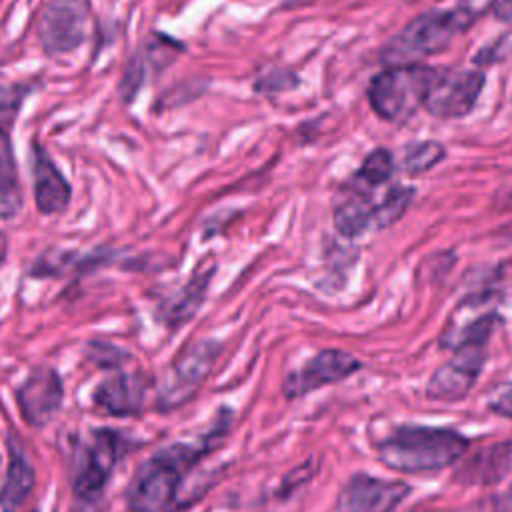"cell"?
<instances>
[{"label": "cell", "mask_w": 512, "mask_h": 512, "mask_svg": "<svg viewBox=\"0 0 512 512\" xmlns=\"http://www.w3.org/2000/svg\"><path fill=\"white\" fill-rule=\"evenodd\" d=\"M494 0H460L450 10H430L406 24L392 36L380 52V60L390 66L418 64V60L444 50L452 38L468 30L482 18Z\"/></svg>", "instance_id": "cell-1"}, {"label": "cell", "mask_w": 512, "mask_h": 512, "mask_svg": "<svg viewBox=\"0 0 512 512\" xmlns=\"http://www.w3.org/2000/svg\"><path fill=\"white\" fill-rule=\"evenodd\" d=\"M498 320L496 312H486L460 328H452L442 338V344L450 346L454 354L432 374L426 386L428 398L458 402L472 390L486 362L488 342Z\"/></svg>", "instance_id": "cell-2"}, {"label": "cell", "mask_w": 512, "mask_h": 512, "mask_svg": "<svg viewBox=\"0 0 512 512\" xmlns=\"http://www.w3.org/2000/svg\"><path fill=\"white\" fill-rule=\"evenodd\" d=\"M470 440L452 428L400 426L378 448L380 460L406 474L442 470L468 450Z\"/></svg>", "instance_id": "cell-3"}, {"label": "cell", "mask_w": 512, "mask_h": 512, "mask_svg": "<svg viewBox=\"0 0 512 512\" xmlns=\"http://www.w3.org/2000/svg\"><path fill=\"white\" fill-rule=\"evenodd\" d=\"M198 452L190 446H170L148 458L134 472L126 502L132 512H164L174 502L180 478L194 464Z\"/></svg>", "instance_id": "cell-4"}, {"label": "cell", "mask_w": 512, "mask_h": 512, "mask_svg": "<svg viewBox=\"0 0 512 512\" xmlns=\"http://www.w3.org/2000/svg\"><path fill=\"white\" fill-rule=\"evenodd\" d=\"M434 74L436 68L424 64L390 66L372 78L368 102L382 120L402 124L424 104Z\"/></svg>", "instance_id": "cell-5"}, {"label": "cell", "mask_w": 512, "mask_h": 512, "mask_svg": "<svg viewBox=\"0 0 512 512\" xmlns=\"http://www.w3.org/2000/svg\"><path fill=\"white\" fill-rule=\"evenodd\" d=\"M484 86V74L480 70H436L430 88L424 98V110L442 120H454L466 116Z\"/></svg>", "instance_id": "cell-6"}, {"label": "cell", "mask_w": 512, "mask_h": 512, "mask_svg": "<svg viewBox=\"0 0 512 512\" xmlns=\"http://www.w3.org/2000/svg\"><path fill=\"white\" fill-rule=\"evenodd\" d=\"M220 354V344L214 340H202L178 354L172 362L170 376H166L164 384L158 392L160 410H172L178 404L186 402L198 386L210 374L216 358Z\"/></svg>", "instance_id": "cell-7"}, {"label": "cell", "mask_w": 512, "mask_h": 512, "mask_svg": "<svg viewBox=\"0 0 512 512\" xmlns=\"http://www.w3.org/2000/svg\"><path fill=\"white\" fill-rule=\"evenodd\" d=\"M88 0H50L40 16L38 36L46 54L60 56L76 50L86 38Z\"/></svg>", "instance_id": "cell-8"}, {"label": "cell", "mask_w": 512, "mask_h": 512, "mask_svg": "<svg viewBox=\"0 0 512 512\" xmlns=\"http://www.w3.org/2000/svg\"><path fill=\"white\" fill-rule=\"evenodd\" d=\"M122 452V438L114 430H96L92 442L84 448L74 472L72 488L78 498L94 500L104 490L108 476Z\"/></svg>", "instance_id": "cell-9"}, {"label": "cell", "mask_w": 512, "mask_h": 512, "mask_svg": "<svg viewBox=\"0 0 512 512\" xmlns=\"http://www.w3.org/2000/svg\"><path fill=\"white\" fill-rule=\"evenodd\" d=\"M410 486L400 480H382L370 474H354L336 498L338 512H394L408 496Z\"/></svg>", "instance_id": "cell-10"}, {"label": "cell", "mask_w": 512, "mask_h": 512, "mask_svg": "<svg viewBox=\"0 0 512 512\" xmlns=\"http://www.w3.org/2000/svg\"><path fill=\"white\" fill-rule=\"evenodd\" d=\"M360 370V360L344 350H320L284 382L288 398H300L322 386L340 382Z\"/></svg>", "instance_id": "cell-11"}, {"label": "cell", "mask_w": 512, "mask_h": 512, "mask_svg": "<svg viewBox=\"0 0 512 512\" xmlns=\"http://www.w3.org/2000/svg\"><path fill=\"white\" fill-rule=\"evenodd\" d=\"M62 396L64 388L58 372L52 368H36L18 390V406L30 426L42 428L60 410Z\"/></svg>", "instance_id": "cell-12"}, {"label": "cell", "mask_w": 512, "mask_h": 512, "mask_svg": "<svg viewBox=\"0 0 512 512\" xmlns=\"http://www.w3.org/2000/svg\"><path fill=\"white\" fill-rule=\"evenodd\" d=\"M34 200L42 214H58L70 202V186L46 150L38 144L32 148Z\"/></svg>", "instance_id": "cell-13"}, {"label": "cell", "mask_w": 512, "mask_h": 512, "mask_svg": "<svg viewBox=\"0 0 512 512\" xmlns=\"http://www.w3.org/2000/svg\"><path fill=\"white\" fill-rule=\"evenodd\" d=\"M146 384L140 374H114L94 390V402L112 416H134L144 406Z\"/></svg>", "instance_id": "cell-14"}, {"label": "cell", "mask_w": 512, "mask_h": 512, "mask_svg": "<svg viewBox=\"0 0 512 512\" xmlns=\"http://www.w3.org/2000/svg\"><path fill=\"white\" fill-rule=\"evenodd\" d=\"M374 212L376 202H372V192L350 180L334 204V226L346 238L360 236L368 228H374Z\"/></svg>", "instance_id": "cell-15"}, {"label": "cell", "mask_w": 512, "mask_h": 512, "mask_svg": "<svg viewBox=\"0 0 512 512\" xmlns=\"http://www.w3.org/2000/svg\"><path fill=\"white\" fill-rule=\"evenodd\" d=\"M512 474V440L498 442L474 452L458 470L456 478L466 484H496Z\"/></svg>", "instance_id": "cell-16"}, {"label": "cell", "mask_w": 512, "mask_h": 512, "mask_svg": "<svg viewBox=\"0 0 512 512\" xmlns=\"http://www.w3.org/2000/svg\"><path fill=\"white\" fill-rule=\"evenodd\" d=\"M8 448H10V460H8L6 480L0 490V506H2V512H16L28 498L30 490L34 488V468L24 448L14 438L8 442Z\"/></svg>", "instance_id": "cell-17"}, {"label": "cell", "mask_w": 512, "mask_h": 512, "mask_svg": "<svg viewBox=\"0 0 512 512\" xmlns=\"http://www.w3.org/2000/svg\"><path fill=\"white\" fill-rule=\"evenodd\" d=\"M22 208L16 160L6 130H0V218H14Z\"/></svg>", "instance_id": "cell-18"}, {"label": "cell", "mask_w": 512, "mask_h": 512, "mask_svg": "<svg viewBox=\"0 0 512 512\" xmlns=\"http://www.w3.org/2000/svg\"><path fill=\"white\" fill-rule=\"evenodd\" d=\"M210 276H212V268L196 274L174 298L166 300V304L162 306V318L168 326L172 328L180 326L182 322H188L194 316V312L204 300Z\"/></svg>", "instance_id": "cell-19"}, {"label": "cell", "mask_w": 512, "mask_h": 512, "mask_svg": "<svg viewBox=\"0 0 512 512\" xmlns=\"http://www.w3.org/2000/svg\"><path fill=\"white\" fill-rule=\"evenodd\" d=\"M394 170H396L394 156L384 148H376L364 158V162L360 164L352 182L372 192L380 184H386L392 178Z\"/></svg>", "instance_id": "cell-20"}, {"label": "cell", "mask_w": 512, "mask_h": 512, "mask_svg": "<svg viewBox=\"0 0 512 512\" xmlns=\"http://www.w3.org/2000/svg\"><path fill=\"white\" fill-rule=\"evenodd\" d=\"M446 156V150L436 140H422L408 144L402 154V168L408 174H422L434 168L438 162H442Z\"/></svg>", "instance_id": "cell-21"}, {"label": "cell", "mask_w": 512, "mask_h": 512, "mask_svg": "<svg viewBox=\"0 0 512 512\" xmlns=\"http://www.w3.org/2000/svg\"><path fill=\"white\" fill-rule=\"evenodd\" d=\"M414 196L412 188H392L386 192L382 202H376V212H374V228H386L394 224L410 206Z\"/></svg>", "instance_id": "cell-22"}, {"label": "cell", "mask_w": 512, "mask_h": 512, "mask_svg": "<svg viewBox=\"0 0 512 512\" xmlns=\"http://www.w3.org/2000/svg\"><path fill=\"white\" fill-rule=\"evenodd\" d=\"M28 86L16 84L8 88H0V130H6L10 126L28 94Z\"/></svg>", "instance_id": "cell-23"}, {"label": "cell", "mask_w": 512, "mask_h": 512, "mask_svg": "<svg viewBox=\"0 0 512 512\" xmlns=\"http://www.w3.org/2000/svg\"><path fill=\"white\" fill-rule=\"evenodd\" d=\"M490 408L504 416V418H512V384H508L506 388H502L490 402Z\"/></svg>", "instance_id": "cell-24"}, {"label": "cell", "mask_w": 512, "mask_h": 512, "mask_svg": "<svg viewBox=\"0 0 512 512\" xmlns=\"http://www.w3.org/2000/svg\"><path fill=\"white\" fill-rule=\"evenodd\" d=\"M492 12L498 20L512 24V0H494Z\"/></svg>", "instance_id": "cell-25"}, {"label": "cell", "mask_w": 512, "mask_h": 512, "mask_svg": "<svg viewBox=\"0 0 512 512\" xmlns=\"http://www.w3.org/2000/svg\"><path fill=\"white\" fill-rule=\"evenodd\" d=\"M498 512H512V488L500 498V502H498Z\"/></svg>", "instance_id": "cell-26"}, {"label": "cell", "mask_w": 512, "mask_h": 512, "mask_svg": "<svg viewBox=\"0 0 512 512\" xmlns=\"http://www.w3.org/2000/svg\"><path fill=\"white\" fill-rule=\"evenodd\" d=\"M6 254H8V240H6V234L0 230V266L6 260Z\"/></svg>", "instance_id": "cell-27"}, {"label": "cell", "mask_w": 512, "mask_h": 512, "mask_svg": "<svg viewBox=\"0 0 512 512\" xmlns=\"http://www.w3.org/2000/svg\"><path fill=\"white\" fill-rule=\"evenodd\" d=\"M0 460H2V456H0Z\"/></svg>", "instance_id": "cell-28"}]
</instances>
